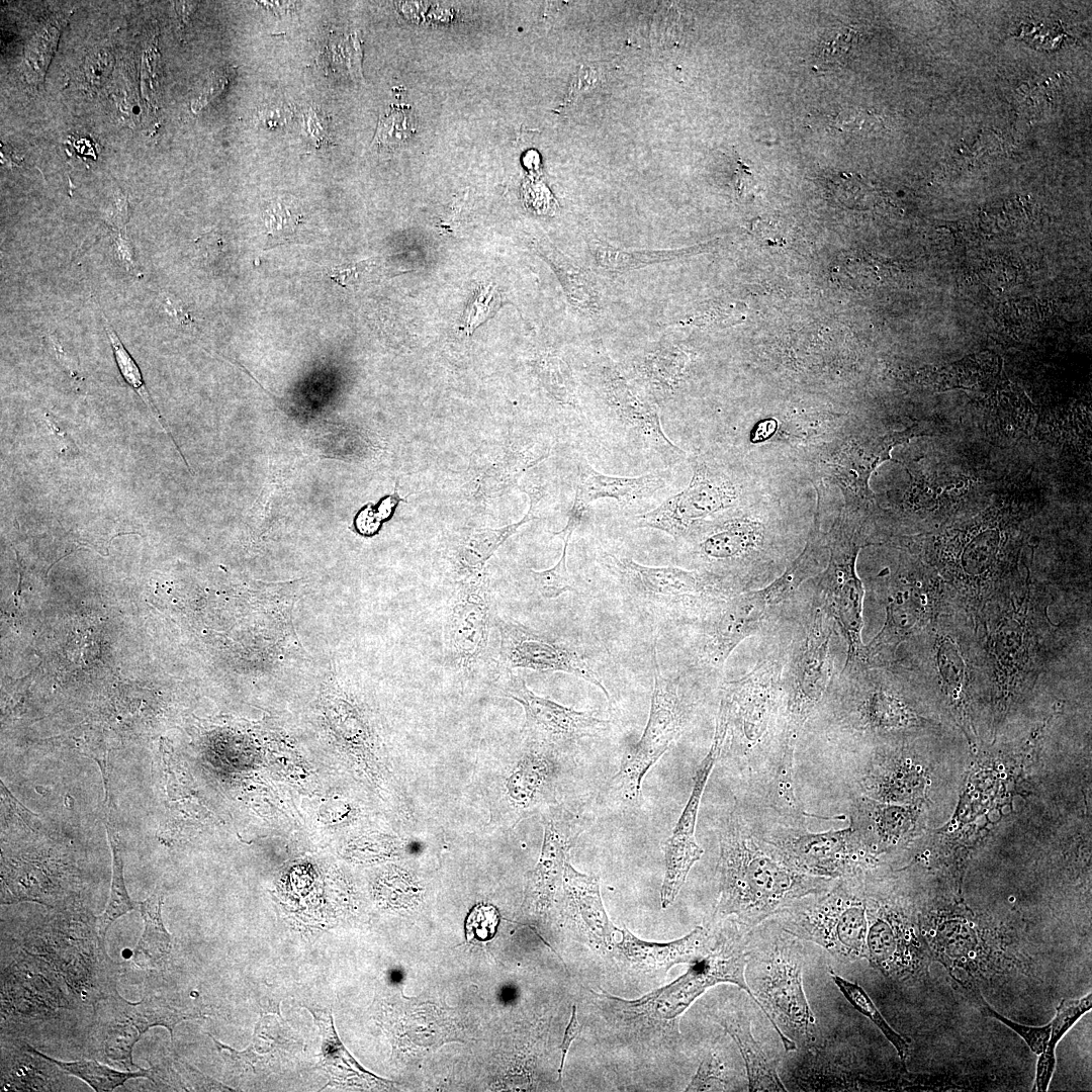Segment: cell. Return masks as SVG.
Here are the masks:
<instances>
[{"label":"cell","mask_w":1092,"mask_h":1092,"mask_svg":"<svg viewBox=\"0 0 1092 1092\" xmlns=\"http://www.w3.org/2000/svg\"><path fill=\"white\" fill-rule=\"evenodd\" d=\"M1040 581L1029 571L991 599L974 619L985 660L996 721L1024 701L1038 679L1073 647H1091V610L1053 621L1051 610L1065 597L1090 586Z\"/></svg>","instance_id":"obj_1"},{"label":"cell","mask_w":1092,"mask_h":1092,"mask_svg":"<svg viewBox=\"0 0 1092 1092\" xmlns=\"http://www.w3.org/2000/svg\"><path fill=\"white\" fill-rule=\"evenodd\" d=\"M719 897L713 918L753 928L794 902L829 889L835 879L806 874L760 834L754 815L735 805L719 833Z\"/></svg>","instance_id":"obj_2"},{"label":"cell","mask_w":1092,"mask_h":1092,"mask_svg":"<svg viewBox=\"0 0 1092 1092\" xmlns=\"http://www.w3.org/2000/svg\"><path fill=\"white\" fill-rule=\"evenodd\" d=\"M931 703L916 674L900 663L843 665L808 722H821L843 743L897 742L935 725Z\"/></svg>","instance_id":"obj_3"},{"label":"cell","mask_w":1092,"mask_h":1092,"mask_svg":"<svg viewBox=\"0 0 1092 1092\" xmlns=\"http://www.w3.org/2000/svg\"><path fill=\"white\" fill-rule=\"evenodd\" d=\"M747 959L742 936L718 934L708 953L670 984L636 1000L589 990V1002L608 1028L626 1042L670 1041L679 1037L682 1013L715 985L733 984L754 1000L745 979Z\"/></svg>","instance_id":"obj_4"},{"label":"cell","mask_w":1092,"mask_h":1092,"mask_svg":"<svg viewBox=\"0 0 1092 1092\" xmlns=\"http://www.w3.org/2000/svg\"><path fill=\"white\" fill-rule=\"evenodd\" d=\"M912 670L932 701L971 729L977 712L991 711L990 684L974 621L962 609L942 615L926 631L903 645L894 663Z\"/></svg>","instance_id":"obj_5"},{"label":"cell","mask_w":1092,"mask_h":1092,"mask_svg":"<svg viewBox=\"0 0 1092 1092\" xmlns=\"http://www.w3.org/2000/svg\"><path fill=\"white\" fill-rule=\"evenodd\" d=\"M799 623L781 626L784 643V717L775 785L793 789L794 755L809 719L835 674L833 642L836 626L811 589L801 608ZM840 636V635H839Z\"/></svg>","instance_id":"obj_6"},{"label":"cell","mask_w":1092,"mask_h":1092,"mask_svg":"<svg viewBox=\"0 0 1092 1092\" xmlns=\"http://www.w3.org/2000/svg\"><path fill=\"white\" fill-rule=\"evenodd\" d=\"M771 655L743 676L723 684L720 703L727 718L723 748L746 769L749 782L766 803L775 778L784 717L782 635Z\"/></svg>","instance_id":"obj_7"},{"label":"cell","mask_w":1092,"mask_h":1092,"mask_svg":"<svg viewBox=\"0 0 1092 1092\" xmlns=\"http://www.w3.org/2000/svg\"><path fill=\"white\" fill-rule=\"evenodd\" d=\"M745 979L786 1052L797 1050L796 1040L805 1044L816 1040V1018L805 994L803 959L795 941L777 935L755 949L748 947Z\"/></svg>","instance_id":"obj_8"},{"label":"cell","mask_w":1092,"mask_h":1092,"mask_svg":"<svg viewBox=\"0 0 1092 1092\" xmlns=\"http://www.w3.org/2000/svg\"><path fill=\"white\" fill-rule=\"evenodd\" d=\"M824 538L829 559L827 567L811 578L812 590L845 643L844 665L867 666L861 637L864 587L856 572L858 552L872 545L864 522L856 510L843 506Z\"/></svg>","instance_id":"obj_9"},{"label":"cell","mask_w":1092,"mask_h":1092,"mask_svg":"<svg viewBox=\"0 0 1092 1092\" xmlns=\"http://www.w3.org/2000/svg\"><path fill=\"white\" fill-rule=\"evenodd\" d=\"M881 593L886 618L880 631L866 644L869 666L894 663L903 645L942 615L962 609L937 571L917 562L901 564Z\"/></svg>","instance_id":"obj_10"},{"label":"cell","mask_w":1092,"mask_h":1092,"mask_svg":"<svg viewBox=\"0 0 1092 1092\" xmlns=\"http://www.w3.org/2000/svg\"><path fill=\"white\" fill-rule=\"evenodd\" d=\"M23 947L48 962L78 1000L94 1005L116 989L118 964L106 952L96 917L56 915L24 936Z\"/></svg>","instance_id":"obj_11"},{"label":"cell","mask_w":1092,"mask_h":1092,"mask_svg":"<svg viewBox=\"0 0 1092 1092\" xmlns=\"http://www.w3.org/2000/svg\"><path fill=\"white\" fill-rule=\"evenodd\" d=\"M774 919L787 934L820 945L840 962L867 958V899L858 875L837 879L829 889L794 902Z\"/></svg>","instance_id":"obj_12"},{"label":"cell","mask_w":1092,"mask_h":1092,"mask_svg":"<svg viewBox=\"0 0 1092 1092\" xmlns=\"http://www.w3.org/2000/svg\"><path fill=\"white\" fill-rule=\"evenodd\" d=\"M766 810L754 815L761 836L798 870L836 880L858 875L867 862L868 851L850 826L810 832L806 822Z\"/></svg>","instance_id":"obj_13"},{"label":"cell","mask_w":1092,"mask_h":1092,"mask_svg":"<svg viewBox=\"0 0 1092 1092\" xmlns=\"http://www.w3.org/2000/svg\"><path fill=\"white\" fill-rule=\"evenodd\" d=\"M598 374L606 412L600 424L611 428L610 431L623 443L647 453L665 468L686 457V452L664 433L659 405L647 391L633 384L614 366L603 365Z\"/></svg>","instance_id":"obj_14"},{"label":"cell","mask_w":1092,"mask_h":1092,"mask_svg":"<svg viewBox=\"0 0 1092 1092\" xmlns=\"http://www.w3.org/2000/svg\"><path fill=\"white\" fill-rule=\"evenodd\" d=\"M692 467L691 482L684 490L651 511L634 515L630 527L656 529L675 540L686 539L706 518L737 505L739 487L718 465L694 457Z\"/></svg>","instance_id":"obj_15"},{"label":"cell","mask_w":1092,"mask_h":1092,"mask_svg":"<svg viewBox=\"0 0 1092 1092\" xmlns=\"http://www.w3.org/2000/svg\"><path fill=\"white\" fill-rule=\"evenodd\" d=\"M656 655L654 640V685L649 718L641 738L622 761L619 771L612 780L616 791L629 802L638 801L645 775L679 736L688 721L689 709L679 696L677 685L661 673Z\"/></svg>","instance_id":"obj_16"},{"label":"cell","mask_w":1092,"mask_h":1092,"mask_svg":"<svg viewBox=\"0 0 1092 1092\" xmlns=\"http://www.w3.org/2000/svg\"><path fill=\"white\" fill-rule=\"evenodd\" d=\"M604 559L637 597L658 605H680L701 617L719 602L739 593L721 577L700 569L646 566L610 553L604 554Z\"/></svg>","instance_id":"obj_17"},{"label":"cell","mask_w":1092,"mask_h":1092,"mask_svg":"<svg viewBox=\"0 0 1092 1092\" xmlns=\"http://www.w3.org/2000/svg\"><path fill=\"white\" fill-rule=\"evenodd\" d=\"M495 616L485 569L455 581L444 623V644L449 662L459 673H474L485 659Z\"/></svg>","instance_id":"obj_18"},{"label":"cell","mask_w":1092,"mask_h":1092,"mask_svg":"<svg viewBox=\"0 0 1092 1092\" xmlns=\"http://www.w3.org/2000/svg\"><path fill=\"white\" fill-rule=\"evenodd\" d=\"M785 605V604H784ZM784 605L771 607L760 588L735 594L701 618L698 659L708 671H721L733 650L746 638L769 631Z\"/></svg>","instance_id":"obj_19"},{"label":"cell","mask_w":1092,"mask_h":1092,"mask_svg":"<svg viewBox=\"0 0 1092 1092\" xmlns=\"http://www.w3.org/2000/svg\"><path fill=\"white\" fill-rule=\"evenodd\" d=\"M27 952V951H26ZM2 1023H32L52 1019L61 1009H75L78 998L64 978L32 953L2 972Z\"/></svg>","instance_id":"obj_20"},{"label":"cell","mask_w":1092,"mask_h":1092,"mask_svg":"<svg viewBox=\"0 0 1092 1092\" xmlns=\"http://www.w3.org/2000/svg\"><path fill=\"white\" fill-rule=\"evenodd\" d=\"M914 425L901 432L876 438L843 437L824 447L816 457L819 474L838 486L844 506L859 509L873 497L869 479L884 461L891 460L892 449L919 434Z\"/></svg>","instance_id":"obj_21"},{"label":"cell","mask_w":1092,"mask_h":1092,"mask_svg":"<svg viewBox=\"0 0 1092 1092\" xmlns=\"http://www.w3.org/2000/svg\"><path fill=\"white\" fill-rule=\"evenodd\" d=\"M494 625L499 639L497 649L499 667L525 668L540 672L560 671L575 675L599 688L612 707L611 696L590 666L588 659L572 645L497 615Z\"/></svg>","instance_id":"obj_22"},{"label":"cell","mask_w":1092,"mask_h":1092,"mask_svg":"<svg viewBox=\"0 0 1092 1092\" xmlns=\"http://www.w3.org/2000/svg\"><path fill=\"white\" fill-rule=\"evenodd\" d=\"M725 713L724 708L719 706L711 747L697 768L691 795L670 837L663 844L665 872L660 891L662 908L673 903L692 867L704 852L696 840V822L703 792L723 748L727 731Z\"/></svg>","instance_id":"obj_23"},{"label":"cell","mask_w":1092,"mask_h":1092,"mask_svg":"<svg viewBox=\"0 0 1092 1092\" xmlns=\"http://www.w3.org/2000/svg\"><path fill=\"white\" fill-rule=\"evenodd\" d=\"M497 687L503 694L518 702L525 712L524 731L527 738L539 745H558L592 736L604 730L609 720L593 713L577 711L532 692L525 679L499 667Z\"/></svg>","instance_id":"obj_24"},{"label":"cell","mask_w":1092,"mask_h":1092,"mask_svg":"<svg viewBox=\"0 0 1092 1092\" xmlns=\"http://www.w3.org/2000/svg\"><path fill=\"white\" fill-rule=\"evenodd\" d=\"M716 938L708 928L697 926L680 938L656 942L641 939L623 927L618 929L612 951L631 975L658 977L676 965L699 962L713 947Z\"/></svg>","instance_id":"obj_25"},{"label":"cell","mask_w":1092,"mask_h":1092,"mask_svg":"<svg viewBox=\"0 0 1092 1092\" xmlns=\"http://www.w3.org/2000/svg\"><path fill=\"white\" fill-rule=\"evenodd\" d=\"M669 468L656 470L636 477L612 476L581 463L575 486L573 505L568 513L565 527L554 535H572L580 525L589 505L600 498H613L621 507L631 506L651 497L667 484Z\"/></svg>","instance_id":"obj_26"},{"label":"cell","mask_w":1092,"mask_h":1092,"mask_svg":"<svg viewBox=\"0 0 1092 1092\" xmlns=\"http://www.w3.org/2000/svg\"><path fill=\"white\" fill-rule=\"evenodd\" d=\"M562 889L564 913L573 930L595 949L611 952L619 928L613 924L605 909L600 878L578 872L566 860Z\"/></svg>","instance_id":"obj_27"},{"label":"cell","mask_w":1092,"mask_h":1092,"mask_svg":"<svg viewBox=\"0 0 1092 1092\" xmlns=\"http://www.w3.org/2000/svg\"><path fill=\"white\" fill-rule=\"evenodd\" d=\"M1 1091H60L67 1075L22 1039L1 1043Z\"/></svg>","instance_id":"obj_28"},{"label":"cell","mask_w":1092,"mask_h":1092,"mask_svg":"<svg viewBox=\"0 0 1092 1092\" xmlns=\"http://www.w3.org/2000/svg\"><path fill=\"white\" fill-rule=\"evenodd\" d=\"M93 1006L118 1020L133 1024L142 1034L152 1027L163 1026L170 1033L171 1043L174 1040V1028L177 1024L201 1016L200 1011L183 1007L171 997L158 991L148 992L140 1002L132 1003L125 1000L116 988Z\"/></svg>","instance_id":"obj_29"},{"label":"cell","mask_w":1092,"mask_h":1092,"mask_svg":"<svg viewBox=\"0 0 1092 1092\" xmlns=\"http://www.w3.org/2000/svg\"><path fill=\"white\" fill-rule=\"evenodd\" d=\"M526 491V490H525ZM530 507L524 517L500 528H479L465 531L451 550L452 573L455 581L484 570L488 559L525 524L538 519L537 506L542 494L527 490Z\"/></svg>","instance_id":"obj_30"},{"label":"cell","mask_w":1092,"mask_h":1092,"mask_svg":"<svg viewBox=\"0 0 1092 1092\" xmlns=\"http://www.w3.org/2000/svg\"><path fill=\"white\" fill-rule=\"evenodd\" d=\"M566 841L552 819L544 824V836L537 863L530 872L523 907L530 915H542L551 906L559 882H562Z\"/></svg>","instance_id":"obj_31"},{"label":"cell","mask_w":1092,"mask_h":1092,"mask_svg":"<svg viewBox=\"0 0 1092 1092\" xmlns=\"http://www.w3.org/2000/svg\"><path fill=\"white\" fill-rule=\"evenodd\" d=\"M714 1017L739 1049L746 1069L748 1091H786L777 1065L753 1036L747 1016L739 1010L723 1009Z\"/></svg>","instance_id":"obj_32"},{"label":"cell","mask_w":1092,"mask_h":1092,"mask_svg":"<svg viewBox=\"0 0 1092 1092\" xmlns=\"http://www.w3.org/2000/svg\"><path fill=\"white\" fill-rule=\"evenodd\" d=\"M322 1034L320 1064L329 1074L330 1086L341 1085L362 1089H388L393 1083L381 1079L363 1069L348 1053L340 1040L332 1014L329 1011H311Z\"/></svg>","instance_id":"obj_33"},{"label":"cell","mask_w":1092,"mask_h":1092,"mask_svg":"<svg viewBox=\"0 0 1092 1092\" xmlns=\"http://www.w3.org/2000/svg\"><path fill=\"white\" fill-rule=\"evenodd\" d=\"M142 1033L131 1023L114 1018L93 1006V1022L89 1033V1054L93 1059L120 1066L127 1071L141 1069L132 1060L135 1043Z\"/></svg>","instance_id":"obj_34"},{"label":"cell","mask_w":1092,"mask_h":1092,"mask_svg":"<svg viewBox=\"0 0 1092 1092\" xmlns=\"http://www.w3.org/2000/svg\"><path fill=\"white\" fill-rule=\"evenodd\" d=\"M867 959L884 973L898 971L904 960L906 932L896 915L875 903L867 902Z\"/></svg>","instance_id":"obj_35"},{"label":"cell","mask_w":1092,"mask_h":1092,"mask_svg":"<svg viewBox=\"0 0 1092 1092\" xmlns=\"http://www.w3.org/2000/svg\"><path fill=\"white\" fill-rule=\"evenodd\" d=\"M163 894L156 890L142 902L138 909L144 921V931L132 951L133 963L141 968H158L169 957L172 947L171 934L162 919Z\"/></svg>","instance_id":"obj_36"},{"label":"cell","mask_w":1092,"mask_h":1092,"mask_svg":"<svg viewBox=\"0 0 1092 1092\" xmlns=\"http://www.w3.org/2000/svg\"><path fill=\"white\" fill-rule=\"evenodd\" d=\"M688 363V355L673 347H662L643 358L638 370L647 384V392L657 404L659 399L671 397L679 388Z\"/></svg>","instance_id":"obj_37"},{"label":"cell","mask_w":1092,"mask_h":1092,"mask_svg":"<svg viewBox=\"0 0 1092 1092\" xmlns=\"http://www.w3.org/2000/svg\"><path fill=\"white\" fill-rule=\"evenodd\" d=\"M105 826L112 850V878L108 903L104 912L96 917L98 931L103 940H105L108 929L116 919L138 909V902L130 899L124 882L122 848L118 831L108 818Z\"/></svg>","instance_id":"obj_38"},{"label":"cell","mask_w":1092,"mask_h":1092,"mask_svg":"<svg viewBox=\"0 0 1092 1092\" xmlns=\"http://www.w3.org/2000/svg\"><path fill=\"white\" fill-rule=\"evenodd\" d=\"M49 1059L67 1075L83 1080L96 1092L113 1091L115 1088L123 1086L130 1079H149L150 1076L149 1068H141L138 1071H118L109 1067V1065L98 1062L96 1059L71 1062L60 1061L51 1057Z\"/></svg>","instance_id":"obj_39"},{"label":"cell","mask_w":1092,"mask_h":1092,"mask_svg":"<svg viewBox=\"0 0 1092 1092\" xmlns=\"http://www.w3.org/2000/svg\"><path fill=\"white\" fill-rule=\"evenodd\" d=\"M550 776L549 761L539 753L524 757L507 782V790L512 801L520 807L532 805L541 794Z\"/></svg>","instance_id":"obj_40"},{"label":"cell","mask_w":1092,"mask_h":1092,"mask_svg":"<svg viewBox=\"0 0 1092 1092\" xmlns=\"http://www.w3.org/2000/svg\"><path fill=\"white\" fill-rule=\"evenodd\" d=\"M830 977L853 1008L869 1018L880 1029L896 1050L902 1064L905 1065L909 1053L908 1040L889 1024L864 989L857 983L840 977L832 971H830Z\"/></svg>","instance_id":"obj_41"},{"label":"cell","mask_w":1092,"mask_h":1092,"mask_svg":"<svg viewBox=\"0 0 1092 1092\" xmlns=\"http://www.w3.org/2000/svg\"><path fill=\"white\" fill-rule=\"evenodd\" d=\"M100 314L102 317L105 332L111 344L116 365L121 376L123 377L124 381L140 395V397L144 400L147 406L151 410L153 416L157 419L162 428H164L168 436L171 437L167 425L165 424L163 418L159 413V410L151 398L150 392L147 389L139 365L131 357L127 349L124 347L118 335L116 334L113 327L111 326L107 317L104 315L102 310H100Z\"/></svg>","instance_id":"obj_42"},{"label":"cell","mask_w":1092,"mask_h":1092,"mask_svg":"<svg viewBox=\"0 0 1092 1092\" xmlns=\"http://www.w3.org/2000/svg\"><path fill=\"white\" fill-rule=\"evenodd\" d=\"M590 248L598 265L609 271H624L668 261L687 252L680 250L628 252L599 242Z\"/></svg>","instance_id":"obj_43"},{"label":"cell","mask_w":1092,"mask_h":1092,"mask_svg":"<svg viewBox=\"0 0 1092 1092\" xmlns=\"http://www.w3.org/2000/svg\"><path fill=\"white\" fill-rule=\"evenodd\" d=\"M571 535L562 536L564 545L561 556L551 568L529 569L538 594L544 599H556L566 592H576L574 580L567 569V549Z\"/></svg>","instance_id":"obj_44"},{"label":"cell","mask_w":1092,"mask_h":1092,"mask_svg":"<svg viewBox=\"0 0 1092 1092\" xmlns=\"http://www.w3.org/2000/svg\"><path fill=\"white\" fill-rule=\"evenodd\" d=\"M967 991L970 1000L974 1002L983 1014L999 1020L1012 1029L1025 1041L1034 1054L1039 1055L1045 1050L1051 1034V1023L1041 1026H1032L1015 1022L994 1010L985 1001L978 990L968 989Z\"/></svg>","instance_id":"obj_45"},{"label":"cell","mask_w":1092,"mask_h":1092,"mask_svg":"<svg viewBox=\"0 0 1092 1092\" xmlns=\"http://www.w3.org/2000/svg\"><path fill=\"white\" fill-rule=\"evenodd\" d=\"M733 1088L725 1063L718 1053L711 1051L701 1061L686 1091H728Z\"/></svg>","instance_id":"obj_46"},{"label":"cell","mask_w":1092,"mask_h":1092,"mask_svg":"<svg viewBox=\"0 0 1092 1092\" xmlns=\"http://www.w3.org/2000/svg\"><path fill=\"white\" fill-rule=\"evenodd\" d=\"M1092 1008V994L1088 993L1078 999H1065L1057 1007L1056 1015L1051 1023V1034L1045 1050L1054 1051L1058 1042L1069 1029Z\"/></svg>","instance_id":"obj_47"},{"label":"cell","mask_w":1092,"mask_h":1092,"mask_svg":"<svg viewBox=\"0 0 1092 1092\" xmlns=\"http://www.w3.org/2000/svg\"><path fill=\"white\" fill-rule=\"evenodd\" d=\"M415 122L411 107L401 105L391 108L380 119L376 134L377 143L384 146H398L412 136Z\"/></svg>","instance_id":"obj_48"},{"label":"cell","mask_w":1092,"mask_h":1092,"mask_svg":"<svg viewBox=\"0 0 1092 1092\" xmlns=\"http://www.w3.org/2000/svg\"><path fill=\"white\" fill-rule=\"evenodd\" d=\"M300 214L296 207L285 200L271 202L263 212L268 234L276 240H287L295 233Z\"/></svg>","instance_id":"obj_49"},{"label":"cell","mask_w":1092,"mask_h":1092,"mask_svg":"<svg viewBox=\"0 0 1092 1092\" xmlns=\"http://www.w3.org/2000/svg\"><path fill=\"white\" fill-rule=\"evenodd\" d=\"M500 303V295L492 285L477 288L463 317V330L470 334L476 327L492 316Z\"/></svg>","instance_id":"obj_50"},{"label":"cell","mask_w":1092,"mask_h":1092,"mask_svg":"<svg viewBox=\"0 0 1092 1092\" xmlns=\"http://www.w3.org/2000/svg\"><path fill=\"white\" fill-rule=\"evenodd\" d=\"M499 923V913L490 904L479 903L469 912L465 920L467 941H486L491 939Z\"/></svg>","instance_id":"obj_51"},{"label":"cell","mask_w":1092,"mask_h":1092,"mask_svg":"<svg viewBox=\"0 0 1092 1092\" xmlns=\"http://www.w3.org/2000/svg\"><path fill=\"white\" fill-rule=\"evenodd\" d=\"M853 31L848 28H836L826 33L817 46L815 56L821 65L842 63L852 49Z\"/></svg>","instance_id":"obj_52"},{"label":"cell","mask_w":1092,"mask_h":1092,"mask_svg":"<svg viewBox=\"0 0 1092 1092\" xmlns=\"http://www.w3.org/2000/svg\"><path fill=\"white\" fill-rule=\"evenodd\" d=\"M112 254L116 263L128 274L141 278L143 276L134 257V250L130 240L124 232L113 231Z\"/></svg>","instance_id":"obj_53"},{"label":"cell","mask_w":1092,"mask_h":1092,"mask_svg":"<svg viewBox=\"0 0 1092 1092\" xmlns=\"http://www.w3.org/2000/svg\"><path fill=\"white\" fill-rule=\"evenodd\" d=\"M112 61L103 51L90 55L84 63L86 82L92 86L100 85L109 75Z\"/></svg>","instance_id":"obj_54"},{"label":"cell","mask_w":1092,"mask_h":1092,"mask_svg":"<svg viewBox=\"0 0 1092 1092\" xmlns=\"http://www.w3.org/2000/svg\"><path fill=\"white\" fill-rule=\"evenodd\" d=\"M160 306L165 315L175 325L191 327L194 323L190 311L184 303L175 295L163 292L159 297Z\"/></svg>","instance_id":"obj_55"},{"label":"cell","mask_w":1092,"mask_h":1092,"mask_svg":"<svg viewBox=\"0 0 1092 1092\" xmlns=\"http://www.w3.org/2000/svg\"><path fill=\"white\" fill-rule=\"evenodd\" d=\"M1055 1068V1052L1044 1050L1037 1058L1033 1091L1044 1092L1049 1089Z\"/></svg>","instance_id":"obj_56"},{"label":"cell","mask_w":1092,"mask_h":1092,"mask_svg":"<svg viewBox=\"0 0 1092 1092\" xmlns=\"http://www.w3.org/2000/svg\"><path fill=\"white\" fill-rule=\"evenodd\" d=\"M580 1029H581V1024L579 1023L578 1018H577V1009H576V1006L573 1005L572 1010H571V1015H570L567 1027L565 1029L562 1042H561V1044L559 1046V1050L561 1052V1061H560V1066H559V1069H558V1080L559 1081H561V1079H562V1074H563V1069H564V1066H565L566 1056L568 1054L570 1044L577 1037V1035L580 1032Z\"/></svg>","instance_id":"obj_57"},{"label":"cell","mask_w":1092,"mask_h":1092,"mask_svg":"<svg viewBox=\"0 0 1092 1092\" xmlns=\"http://www.w3.org/2000/svg\"><path fill=\"white\" fill-rule=\"evenodd\" d=\"M365 262L335 267L330 272V277L341 286H347L354 281L366 268Z\"/></svg>","instance_id":"obj_58"},{"label":"cell","mask_w":1092,"mask_h":1092,"mask_svg":"<svg viewBox=\"0 0 1092 1092\" xmlns=\"http://www.w3.org/2000/svg\"><path fill=\"white\" fill-rule=\"evenodd\" d=\"M264 116L265 123L270 127H274L281 125L286 120L287 113L276 108V110L265 111Z\"/></svg>","instance_id":"obj_59"}]
</instances>
